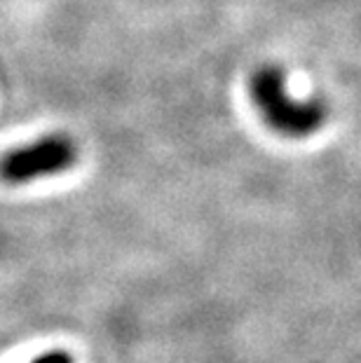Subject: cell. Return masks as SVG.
I'll return each mask as SVG.
<instances>
[{
	"instance_id": "1",
	"label": "cell",
	"mask_w": 361,
	"mask_h": 363,
	"mask_svg": "<svg viewBox=\"0 0 361 363\" xmlns=\"http://www.w3.org/2000/svg\"><path fill=\"white\" fill-rule=\"evenodd\" d=\"M249 96L267 129L284 138H310L324 129L328 120V104L324 99H294L289 94L287 73L274 64L253 71L249 78Z\"/></svg>"
},
{
	"instance_id": "3",
	"label": "cell",
	"mask_w": 361,
	"mask_h": 363,
	"mask_svg": "<svg viewBox=\"0 0 361 363\" xmlns=\"http://www.w3.org/2000/svg\"><path fill=\"white\" fill-rule=\"evenodd\" d=\"M33 363H73V361L66 352L55 350V352H48V354H43V357H38Z\"/></svg>"
},
{
	"instance_id": "2",
	"label": "cell",
	"mask_w": 361,
	"mask_h": 363,
	"mask_svg": "<svg viewBox=\"0 0 361 363\" xmlns=\"http://www.w3.org/2000/svg\"><path fill=\"white\" fill-rule=\"evenodd\" d=\"M78 162V145L66 134H48L19 145L0 157V179L7 185H24L64 174Z\"/></svg>"
}]
</instances>
